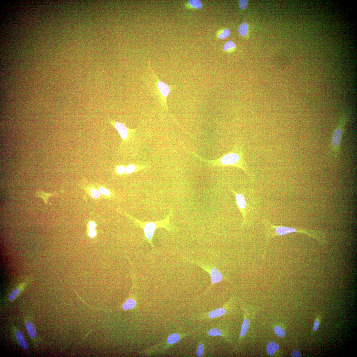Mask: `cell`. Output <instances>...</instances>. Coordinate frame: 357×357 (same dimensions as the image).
<instances>
[{"label":"cell","mask_w":357,"mask_h":357,"mask_svg":"<svg viewBox=\"0 0 357 357\" xmlns=\"http://www.w3.org/2000/svg\"><path fill=\"white\" fill-rule=\"evenodd\" d=\"M235 46V44L233 42L228 41L224 44V49L225 51H228L234 49Z\"/></svg>","instance_id":"22"},{"label":"cell","mask_w":357,"mask_h":357,"mask_svg":"<svg viewBox=\"0 0 357 357\" xmlns=\"http://www.w3.org/2000/svg\"><path fill=\"white\" fill-rule=\"evenodd\" d=\"M96 234V232L94 230H90L89 233V235L92 238L94 237Z\"/></svg>","instance_id":"31"},{"label":"cell","mask_w":357,"mask_h":357,"mask_svg":"<svg viewBox=\"0 0 357 357\" xmlns=\"http://www.w3.org/2000/svg\"><path fill=\"white\" fill-rule=\"evenodd\" d=\"M274 331L275 334L279 338H283L286 335V330L279 326H276L275 327Z\"/></svg>","instance_id":"19"},{"label":"cell","mask_w":357,"mask_h":357,"mask_svg":"<svg viewBox=\"0 0 357 357\" xmlns=\"http://www.w3.org/2000/svg\"><path fill=\"white\" fill-rule=\"evenodd\" d=\"M110 122L118 131L122 139L123 140L126 139L127 137L128 133L127 128L122 123L111 120H110Z\"/></svg>","instance_id":"12"},{"label":"cell","mask_w":357,"mask_h":357,"mask_svg":"<svg viewBox=\"0 0 357 357\" xmlns=\"http://www.w3.org/2000/svg\"><path fill=\"white\" fill-rule=\"evenodd\" d=\"M26 282L20 283L12 290L8 297L7 300L9 302H12L16 299L25 290L27 286Z\"/></svg>","instance_id":"11"},{"label":"cell","mask_w":357,"mask_h":357,"mask_svg":"<svg viewBox=\"0 0 357 357\" xmlns=\"http://www.w3.org/2000/svg\"><path fill=\"white\" fill-rule=\"evenodd\" d=\"M91 194L92 197L94 198H97L99 197L101 194L98 190L92 188Z\"/></svg>","instance_id":"25"},{"label":"cell","mask_w":357,"mask_h":357,"mask_svg":"<svg viewBox=\"0 0 357 357\" xmlns=\"http://www.w3.org/2000/svg\"><path fill=\"white\" fill-rule=\"evenodd\" d=\"M291 357H301L299 352L297 350H294L292 352Z\"/></svg>","instance_id":"29"},{"label":"cell","mask_w":357,"mask_h":357,"mask_svg":"<svg viewBox=\"0 0 357 357\" xmlns=\"http://www.w3.org/2000/svg\"><path fill=\"white\" fill-rule=\"evenodd\" d=\"M24 323L28 334L33 343L34 347L36 348L38 342V338L37 330L32 320L29 316L25 317Z\"/></svg>","instance_id":"6"},{"label":"cell","mask_w":357,"mask_h":357,"mask_svg":"<svg viewBox=\"0 0 357 357\" xmlns=\"http://www.w3.org/2000/svg\"><path fill=\"white\" fill-rule=\"evenodd\" d=\"M248 30V26L247 23L245 22L241 24L238 27V31L239 35L242 37L247 35Z\"/></svg>","instance_id":"17"},{"label":"cell","mask_w":357,"mask_h":357,"mask_svg":"<svg viewBox=\"0 0 357 357\" xmlns=\"http://www.w3.org/2000/svg\"><path fill=\"white\" fill-rule=\"evenodd\" d=\"M169 217L170 216L163 220L158 222H137V220L138 225L143 228L146 239L152 247L153 246L152 242V239L157 228L161 227L168 230H171V227L169 223Z\"/></svg>","instance_id":"3"},{"label":"cell","mask_w":357,"mask_h":357,"mask_svg":"<svg viewBox=\"0 0 357 357\" xmlns=\"http://www.w3.org/2000/svg\"><path fill=\"white\" fill-rule=\"evenodd\" d=\"M188 3L191 7L197 9H201L203 5L202 2L199 0H190Z\"/></svg>","instance_id":"18"},{"label":"cell","mask_w":357,"mask_h":357,"mask_svg":"<svg viewBox=\"0 0 357 357\" xmlns=\"http://www.w3.org/2000/svg\"><path fill=\"white\" fill-rule=\"evenodd\" d=\"M232 192L235 195L236 204L242 215L243 223L245 224L246 221V215L248 210L246 198L242 194L238 193L234 190H232Z\"/></svg>","instance_id":"8"},{"label":"cell","mask_w":357,"mask_h":357,"mask_svg":"<svg viewBox=\"0 0 357 357\" xmlns=\"http://www.w3.org/2000/svg\"><path fill=\"white\" fill-rule=\"evenodd\" d=\"M205 353V344L203 341H200L196 349V355L198 357L204 356Z\"/></svg>","instance_id":"16"},{"label":"cell","mask_w":357,"mask_h":357,"mask_svg":"<svg viewBox=\"0 0 357 357\" xmlns=\"http://www.w3.org/2000/svg\"><path fill=\"white\" fill-rule=\"evenodd\" d=\"M341 130L339 128L335 131L332 139L333 145L334 147H337L339 146L341 137Z\"/></svg>","instance_id":"14"},{"label":"cell","mask_w":357,"mask_h":357,"mask_svg":"<svg viewBox=\"0 0 357 357\" xmlns=\"http://www.w3.org/2000/svg\"><path fill=\"white\" fill-rule=\"evenodd\" d=\"M243 311V320L242 326L241 329L239 338L238 341V344H239L242 342L243 338L247 334L250 327V320H249L248 311L247 309L243 306L242 307Z\"/></svg>","instance_id":"9"},{"label":"cell","mask_w":357,"mask_h":357,"mask_svg":"<svg viewBox=\"0 0 357 357\" xmlns=\"http://www.w3.org/2000/svg\"><path fill=\"white\" fill-rule=\"evenodd\" d=\"M231 306V302H228L224 304L221 307L209 312L202 314L199 316V319L201 320H206L214 319L220 317L226 314L230 309Z\"/></svg>","instance_id":"5"},{"label":"cell","mask_w":357,"mask_h":357,"mask_svg":"<svg viewBox=\"0 0 357 357\" xmlns=\"http://www.w3.org/2000/svg\"><path fill=\"white\" fill-rule=\"evenodd\" d=\"M117 170L118 173L122 174L125 171V168L123 166H119L117 167Z\"/></svg>","instance_id":"30"},{"label":"cell","mask_w":357,"mask_h":357,"mask_svg":"<svg viewBox=\"0 0 357 357\" xmlns=\"http://www.w3.org/2000/svg\"><path fill=\"white\" fill-rule=\"evenodd\" d=\"M149 66L151 72V76L148 78L145 77L143 78V81L153 94L159 105L164 109L168 111L167 98L171 92L175 89L176 86L168 85L160 81L151 69L150 65Z\"/></svg>","instance_id":"2"},{"label":"cell","mask_w":357,"mask_h":357,"mask_svg":"<svg viewBox=\"0 0 357 357\" xmlns=\"http://www.w3.org/2000/svg\"><path fill=\"white\" fill-rule=\"evenodd\" d=\"M100 194H105L107 196H109L110 195V193L109 191L106 189V188L104 187L100 188Z\"/></svg>","instance_id":"27"},{"label":"cell","mask_w":357,"mask_h":357,"mask_svg":"<svg viewBox=\"0 0 357 357\" xmlns=\"http://www.w3.org/2000/svg\"><path fill=\"white\" fill-rule=\"evenodd\" d=\"M248 1L247 0H240L239 1V5L240 9L244 10L246 9L248 5Z\"/></svg>","instance_id":"24"},{"label":"cell","mask_w":357,"mask_h":357,"mask_svg":"<svg viewBox=\"0 0 357 357\" xmlns=\"http://www.w3.org/2000/svg\"><path fill=\"white\" fill-rule=\"evenodd\" d=\"M320 325V320L319 319H317L315 320L314 324L313 330L314 331H316L318 330Z\"/></svg>","instance_id":"28"},{"label":"cell","mask_w":357,"mask_h":357,"mask_svg":"<svg viewBox=\"0 0 357 357\" xmlns=\"http://www.w3.org/2000/svg\"><path fill=\"white\" fill-rule=\"evenodd\" d=\"M188 262L196 264L201 267L203 270L209 274L211 279V283L209 287L204 292L203 295H206L210 291L211 289L215 284H217L223 280H225L224 279V275L220 270L215 266L210 264H205L199 262H195L191 260H188Z\"/></svg>","instance_id":"4"},{"label":"cell","mask_w":357,"mask_h":357,"mask_svg":"<svg viewBox=\"0 0 357 357\" xmlns=\"http://www.w3.org/2000/svg\"><path fill=\"white\" fill-rule=\"evenodd\" d=\"M135 301L133 299L128 300L124 304L122 307L123 310H126L133 308L135 306Z\"/></svg>","instance_id":"21"},{"label":"cell","mask_w":357,"mask_h":357,"mask_svg":"<svg viewBox=\"0 0 357 357\" xmlns=\"http://www.w3.org/2000/svg\"><path fill=\"white\" fill-rule=\"evenodd\" d=\"M180 338V336L176 333L171 335L168 337L167 341L170 344H172L178 342Z\"/></svg>","instance_id":"20"},{"label":"cell","mask_w":357,"mask_h":357,"mask_svg":"<svg viewBox=\"0 0 357 357\" xmlns=\"http://www.w3.org/2000/svg\"><path fill=\"white\" fill-rule=\"evenodd\" d=\"M230 34V31L229 30L224 29L219 34L218 38L220 39H225L229 37Z\"/></svg>","instance_id":"23"},{"label":"cell","mask_w":357,"mask_h":357,"mask_svg":"<svg viewBox=\"0 0 357 357\" xmlns=\"http://www.w3.org/2000/svg\"><path fill=\"white\" fill-rule=\"evenodd\" d=\"M135 170L136 167L135 166L133 165H130L127 166L126 169V172L128 174H130L132 173V172L135 171Z\"/></svg>","instance_id":"26"},{"label":"cell","mask_w":357,"mask_h":357,"mask_svg":"<svg viewBox=\"0 0 357 357\" xmlns=\"http://www.w3.org/2000/svg\"><path fill=\"white\" fill-rule=\"evenodd\" d=\"M207 335L211 337L221 336L226 340L228 339V332L221 327H215L210 328L205 332Z\"/></svg>","instance_id":"10"},{"label":"cell","mask_w":357,"mask_h":357,"mask_svg":"<svg viewBox=\"0 0 357 357\" xmlns=\"http://www.w3.org/2000/svg\"><path fill=\"white\" fill-rule=\"evenodd\" d=\"M55 193H47L45 192L42 191V190H40L36 192L35 194V195L37 197L41 198L43 199L45 202L46 205V206L47 203V200L49 199L52 196L55 195Z\"/></svg>","instance_id":"15"},{"label":"cell","mask_w":357,"mask_h":357,"mask_svg":"<svg viewBox=\"0 0 357 357\" xmlns=\"http://www.w3.org/2000/svg\"><path fill=\"white\" fill-rule=\"evenodd\" d=\"M11 329L13 337L18 345L24 350H27L28 349V345L22 332L16 326L14 325L11 326Z\"/></svg>","instance_id":"7"},{"label":"cell","mask_w":357,"mask_h":357,"mask_svg":"<svg viewBox=\"0 0 357 357\" xmlns=\"http://www.w3.org/2000/svg\"><path fill=\"white\" fill-rule=\"evenodd\" d=\"M197 156V158L212 166H230L239 168L246 172L250 177L251 182L254 181L253 176L247 165L245 158L243 148L242 146L235 145L228 153L216 160H206Z\"/></svg>","instance_id":"1"},{"label":"cell","mask_w":357,"mask_h":357,"mask_svg":"<svg viewBox=\"0 0 357 357\" xmlns=\"http://www.w3.org/2000/svg\"><path fill=\"white\" fill-rule=\"evenodd\" d=\"M89 229H90V230H94V229L95 227V223L93 222H90L89 224Z\"/></svg>","instance_id":"32"},{"label":"cell","mask_w":357,"mask_h":357,"mask_svg":"<svg viewBox=\"0 0 357 357\" xmlns=\"http://www.w3.org/2000/svg\"><path fill=\"white\" fill-rule=\"evenodd\" d=\"M279 348V344L274 342L269 343L266 348V352L268 355L272 356L275 353L278 351Z\"/></svg>","instance_id":"13"}]
</instances>
